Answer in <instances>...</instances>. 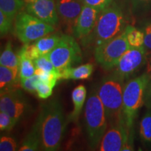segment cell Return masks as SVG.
<instances>
[{
    "mask_svg": "<svg viewBox=\"0 0 151 151\" xmlns=\"http://www.w3.org/2000/svg\"><path fill=\"white\" fill-rule=\"evenodd\" d=\"M53 87L48 83L43 82L41 80L37 86V93L38 97L42 99H46L52 95Z\"/></svg>",
    "mask_w": 151,
    "mask_h": 151,
    "instance_id": "obj_27",
    "label": "cell"
},
{
    "mask_svg": "<svg viewBox=\"0 0 151 151\" xmlns=\"http://www.w3.org/2000/svg\"><path fill=\"white\" fill-rule=\"evenodd\" d=\"M84 122L90 148H97L108 129L109 122L104 107L98 95L97 88L91 90L87 99L84 111Z\"/></svg>",
    "mask_w": 151,
    "mask_h": 151,
    "instance_id": "obj_4",
    "label": "cell"
},
{
    "mask_svg": "<svg viewBox=\"0 0 151 151\" xmlns=\"http://www.w3.org/2000/svg\"><path fill=\"white\" fill-rule=\"evenodd\" d=\"M37 120L41 135V150H59L69 122L60 101L55 99L43 105Z\"/></svg>",
    "mask_w": 151,
    "mask_h": 151,
    "instance_id": "obj_1",
    "label": "cell"
},
{
    "mask_svg": "<svg viewBox=\"0 0 151 151\" xmlns=\"http://www.w3.org/2000/svg\"><path fill=\"white\" fill-rule=\"evenodd\" d=\"M128 25L113 39L94 48L96 62L106 71L114 69L122 56L132 48L127 41Z\"/></svg>",
    "mask_w": 151,
    "mask_h": 151,
    "instance_id": "obj_6",
    "label": "cell"
},
{
    "mask_svg": "<svg viewBox=\"0 0 151 151\" xmlns=\"http://www.w3.org/2000/svg\"><path fill=\"white\" fill-rule=\"evenodd\" d=\"M14 19L6 15L4 13L0 11V34L3 37L8 34L11 29Z\"/></svg>",
    "mask_w": 151,
    "mask_h": 151,
    "instance_id": "obj_29",
    "label": "cell"
},
{
    "mask_svg": "<svg viewBox=\"0 0 151 151\" xmlns=\"http://www.w3.org/2000/svg\"><path fill=\"white\" fill-rule=\"evenodd\" d=\"M41 148V135L39 126L37 120L34 124L29 133L24 137L21 146L19 148L20 151H36Z\"/></svg>",
    "mask_w": 151,
    "mask_h": 151,
    "instance_id": "obj_19",
    "label": "cell"
},
{
    "mask_svg": "<svg viewBox=\"0 0 151 151\" xmlns=\"http://www.w3.org/2000/svg\"><path fill=\"white\" fill-rule=\"evenodd\" d=\"M146 55L144 46L137 48L132 47L119 60L113 73L123 80H127L146 64Z\"/></svg>",
    "mask_w": 151,
    "mask_h": 151,
    "instance_id": "obj_10",
    "label": "cell"
},
{
    "mask_svg": "<svg viewBox=\"0 0 151 151\" xmlns=\"http://www.w3.org/2000/svg\"><path fill=\"white\" fill-rule=\"evenodd\" d=\"M60 20L71 32L84 4L81 0H55Z\"/></svg>",
    "mask_w": 151,
    "mask_h": 151,
    "instance_id": "obj_14",
    "label": "cell"
},
{
    "mask_svg": "<svg viewBox=\"0 0 151 151\" xmlns=\"http://www.w3.org/2000/svg\"><path fill=\"white\" fill-rule=\"evenodd\" d=\"M127 26L122 8L113 2L100 12L93 32L83 43H91L95 48L120 35Z\"/></svg>",
    "mask_w": 151,
    "mask_h": 151,
    "instance_id": "obj_2",
    "label": "cell"
},
{
    "mask_svg": "<svg viewBox=\"0 0 151 151\" xmlns=\"http://www.w3.org/2000/svg\"><path fill=\"white\" fill-rule=\"evenodd\" d=\"M16 122L13 118L4 111H0V130L3 131H11L16 126Z\"/></svg>",
    "mask_w": 151,
    "mask_h": 151,
    "instance_id": "obj_28",
    "label": "cell"
},
{
    "mask_svg": "<svg viewBox=\"0 0 151 151\" xmlns=\"http://www.w3.org/2000/svg\"><path fill=\"white\" fill-rule=\"evenodd\" d=\"M40 81L39 76L37 74H35L28 78L20 79V82L22 88L28 92L34 94L37 92V86Z\"/></svg>",
    "mask_w": 151,
    "mask_h": 151,
    "instance_id": "obj_26",
    "label": "cell"
},
{
    "mask_svg": "<svg viewBox=\"0 0 151 151\" xmlns=\"http://www.w3.org/2000/svg\"><path fill=\"white\" fill-rule=\"evenodd\" d=\"M87 90L83 85H79L71 92V99L73 102V111H71L67 120L69 122H78L79 117L86 99Z\"/></svg>",
    "mask_w": 151,
    "mask_h": 151,
    "instance_id": "obj_16",
    "label": "cell"
},
{
    "mask_svg": "<svg viewBox=\"0 0 151 151\" xmlns=\"http://www.w3.org/2000/svg\"><path fill=\"white\" fill-rule=\"evenodd\" d=\"M54 26L47 24L27 11H20L16 17L15 32L23 43L33 42L54 32Z\"/></svg>",
    "mask_w": 151,
    "mask_h": 151,
    "instance_id": "obj_7",
    "label": "cell"
},
{
    "mask_svg": "<svg viewBox=\"0 0 151 151\" xmlns=\"http://www.w3.org/2000/svg\"><path fill=\"white\" fill-rule=\"evenodd\" d=\"M0 65L18 71L19 60L18 54L15 53L13 50L11 41H7L3 51L1 52L0 56Z\"/></svg>",
    "mask_w": 151,
    "mask_h": 151,
    "instance_id": "obj_21",
    "label": "cell"
},
{
    "mask_svg": "<svg viewBox=\"0 0 151 151\" xmlns=\"http://www.w3.org/2000/svg\"><path fill=\"white\" fill-rule=\"evenodd\" d=\"M150 81V76L146 73L124 85L122 115V120L128 129H132L138 113L144 104L145 92Z\"/></svg>",
    "mask_w": 151,
    "mask_h": 151,
    "instance_id": "obj_5",
    "label": "cell"
},
{
    "mask_svg": "<svg viewBox=\"0 0 151 151\" xmlns=\"http://www.w3.org/2000/svg\"><path fill=\"white\" fill-rule=\"evenodd\" d=\"M18 145L14 138L3 136L0 139V150L15 151L17 150Z\"/></svg>",
    "mask_w": 151,
    "mask_h": 151,
    "instance_id": "obj_30",
    "label": "cell"
},
{
    "mask_svg": "<svg viewBox=\"0 0 151 151\" xmlns=\"http://www.w3.org/2000/svg\"><path fill=\"white\" fill-rule=\"evenodd\" d=\"M34 63H35L36 69L48 71V72H54V71H58L52 65L51 60H50L48 55H41L36 58L34 60Z\"/></svg>",
    "mask_w": 151,
    "mask_h": 151,
    "instance_id": "obj_25",
    "label": "cell"
},
{
    "mask_svg": "<svg viewBox=\"0 0 151 151\" xmlns=\"http://www.w3.org/2000/svg\"><path fill=\"white\" fill-rule=\"evenodd\" d=\"M94 71L92 64L88 63L76 67H69L60 71L61 79L65 80H84L91 76Z\"/></svg>",
    "mask_w": 151,
    "mask_h": 151,
    "instance_id": "obj_18",
    "label": "cell"
},
{
    "mask_svg": "<svg viewBox=\"0 0 151 151\" xmlns=\"http://www.w3.org/2000/svg\"><path fill=\"white\" fill-rule=\"evenodd\" d=\"M124 81L113 72L104 77L97 87L98 95L104 107L109 126L124 122L122 115Z\"/></svg>",
    "mask_w": 151,
    "mask_h": 151,
    "instance_id": "obj_3",
    "label": "cell"
},
{
    "mask_svg": "<svg viewBox=\"0 0 151 151\" xmlns=\"http://www.w3.org/2000/svg\"><path fill=\"white\" fill-rule=\"evenodd\" d=\"M127 41L130 46L137 48L144 44V34L143 31L136 29L132 26L128 25Z\"/></svg>",
    "mask_w": 151,
    "mask_h": 151,
    "instance_id": "obj_24",
    "label": "cell"
},
{
    "mask_svg": "<svg viewBox=\"0 0 151 151\" xmlns=\"http://www.w3.org/2000/svg\"><path fill=\"white\" fill-rule=\"evenodd\" d=\"M144 34V44L146 50L151 52V22L146 24L143 29Z\"/></svg>",
    "mask_w": 151,
    "mask_h": 151,
    "instance_id": "obj_33",
    "label": "cell"
},
{
    "mask_svg": "<svg viewBox=\"0 0 151 151\" xmlns=\"http://www.w3.org/2000/svg\"><path fill=\"white\" fill-rule=\"evenodd\" d=\"M19 60L18 76L19 79H24L35 74L36 67L34 60L29 56L27 51V47L24 43L18 52Z\"/></svg>",
    "mask_w": 151,
    "mask_h": 151,
    "instance_id": "obj_17",
    "label": "cell"
},
{
    "mask_svg": "<svg viewBox=\"0 0 151 151\" xmlns=\"http://www.w3.org/2000/svg\"><path fill=\"white\" fill-rule=\"evenodd\" d=\"M124 122L109 126L103 136L98 150L100 151H120L122 150L132 134Z\"/></svg>",
    "mask_w": 151,
    "mask_h": 151,
    "instance_id": "obj_11",
    "label": "cell"
},
{
    "mask_svg": "<svg viewBox=\"0 0 151 151\" xmlns=\"http://www.w3.org/2000/svg\"><path fill=\"white\" fill-rule=\"evenodd\" d=\"M25 10L36 18L52 26H55L60 20L55 0H35L26 4Z\"/></svg>",
    "mask_w": 151,
    "mask_h": 151,
    "instance_id": "obj_13",
    "label": "cell"
},
{
    "mask_svg": "<svg viewBox=\"0 0 151 151\" xmlns=\"http://www.w3.org/2000/svg\"><path fill=\"white\" fill-rule=\"evenodd\" d=\"M61 37V35L51 33L39 38L32 44L25 43L28 55L33 60L41 55H48L59 43Z\"/></svg>",
    "mask_w": 151,
    "mask_h": 151,
    "instance_id": "obj_15",
    "label": "cell"
},
{
    "mask_svg": "<svg viewBox=\"0 0 151 151\" xmlns=\"http://www.w3.org/2000/svg\"><path fill=\"white\" fill-rule=\"evenodd\" d=\"M144 105L148 109L151 110V81L147 86L144 95Z\"/></svg>",
    "mask_w": 151,
    "mask_h": 151,
    "instance_id": "obj_34",
    "label": "cell"
},
{
    "mask_svg": "<svg viewBox=\"0 0 151 151\" xmlns=\"http://www.w3.org/2000/svg\"><path fill=\"white\" fill-rule=\"evenodd\" d=\"M139 136L143 144L151 147V110L145 113L139 124Z\"/></svg>",
    "mask_w": 151,
    "mask_h": 151,
    "instance_id": "obj_23",
    "label": "cell"
},
{
    "mask_svg": "<svg viewBox=\"0 0 151 151\" xmlns=\"http://www.w3.org/2000/svg\"><path fill=\"white\" fill-rule=\"evenodd\" d=\"M25 5L24 0H0V11L14 19Z\"/></svg>",
    "mask_w": 151,
    "mask_h": 151,
    "instance_id": "obj_22",
    "label": "cell"
},
{
    "mask_svg": "<svg viewBox=\"0 0 151 151\" xmlns=\"http://www.w3.org/2000/svg\"><path fill=\"white\" fill-rule=\"evenodd\" d=\"M31 110L29 103L21 90L16 88L1 92L0 111H4L18 123Z\"/></svg>",
    "mask_w": 151,
    "mask_h": 151,
    "instance_id": "obj_9",
    "label": "cell"
},
{
    "mask_svg": "<svg viewBox=\"0 0 151 151\" xmlns=\"http://www.w3.org/2000/svg\"><path fill=\"white\" fill-rule=\"evenodd\" d=\"M132 9L134 14L148 10L151 6V0H131Z\"/></svg>",
    "mask_w": 151,
    "mask_h": 151,
    "instance_id": "obj_31",
    "label": "cell"
},
{
    "mask_svg": "<svg viewBox=\"0 0 151 151\" xmlns=\"http://www.w3.org/2000/svg\"><path fill=\"white\" fill-rule=\"evenodd\" d=\"M101 12L99 9L84 5L73 27L72 33L75 39L83 42L91 35Z\"/></svg>",
    "mask_w": 151,
    "mask_h": 151,
    "instance_id": "obj_12",
    "label": "cell"
},
{
    "mask_svg": "<svg viewBox=\"0 0 151 151\" xmlns=\"http://www.w3.org/2000/svg\"><path fill=\"white\" fill-rule=\"evenodd\" d=\"M20 81L18 71L11 68L0 66V89L1 92L14 88L16 82Z\"/></svg>",
    "mask_w": 151,
    "mask_h": 151,
    "instance_id": "obj_20",
    "label": "cell"
},
{
    "mask_svg": "<svg viewBox=\"0 0 151 151\" xmlns=\"http://www.w3.org/2000/svg\"><path fill=\"white\" fill-rule=\"evenodd\" d=\"M84 5H88L102 11L113 2V0H81Z\"/></svg>",
    "mask_w": 151,
    "mask_h": 151,
    "instance_id": "obj_32",
    "label": "cell"
},
{
    "mask_svg": "<svg viewBox=\"0 0 151 151\" xmlns=\"http://www.w3.org/2000/svg\"><path fill=\"white\" fill-rule=\"evenodd\" d=\"M35 1V0H24V1H25V4L32 2V1Z\"/></svg>",
    "mask_w": 151,
    "mask_h": 151,
    "instance_id": "obj_35",
    "label": "cell"
},
{
    "mask_svg": "<svg viewBox=\"0 0 151 151\" xmlns=\"http://www.w3.org/2000/svg\"><path fill=\"white\" fill-rule=\"evenodd\" d=\"M52 65L58 71L72 67L82 61V52L75 37L62 35L57 46L48 55Z\"/></svg>",
    "mask_w": 151,
    "mask_h": 151,
    "instance_id": "obj_8",
    "label": "cell"
}]
</instances>
